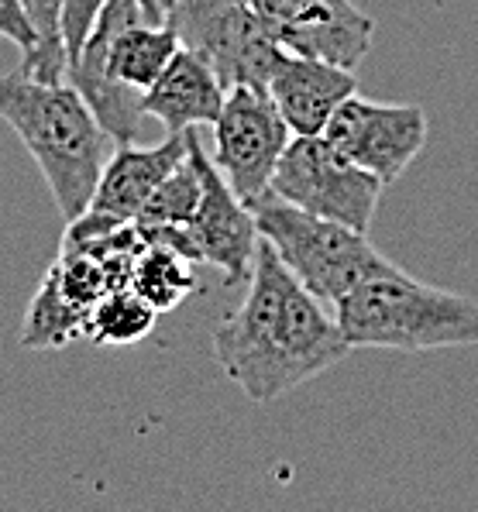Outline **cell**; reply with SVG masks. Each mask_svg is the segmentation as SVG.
<instances>
[{
	"label": "cell",
	"instance_id": "1",
	"mask_svg": "<svg viewBox=\"0 0 478 512\" xmlns=\"http://www.w3.org/2000/svg\"><path fill=\"white\" fill-rule=\"evenodd\" d=\"M351 344L338 317L296 279L279 255L258 238L248 293L214 330V358L221 372L265 406L334 368Z\"/></svg>",
	"mask_w": 478,
	"mask_h": 512
},
{
	"label": "cell",
	"instance_id": "2",
	"mask_svg": "<svg viewBox=\"0 0 478 512\" xmlns=\"http://www.w3.org/2000/svg\"><path fill=\"white\" fill-rule=\"evenodd\" d=\"M0 121L42 169L59 214L76 220L90 207L114 138L69 80L45 83L25 73L0 76Z\"/></svg>",
	"mask_w": 478,
	"mask_h": 512
},
{
	"label": "cell",
	"instance_id": "3",
	"mask_svg": "<svg viewBox=\"0 0 478 512\" xmlns=\"http://www.w3.org/2000/svg\"><path fill=\"white\" fill-rule=\"evenodd\" d=\"M179 52L169 25L145 21L138 0H107L80 52L69 59L66 80L80 90L114 145H128L145 117V90Z\"/></svg>",
	"mask_w": 478,
	"mask_h": 512
},
{
	"label": "cell",
	"instance_id": "4",
	"mask_svg": "<svg viewBox=\"0 0 478 512\" xmlns=\"http://www.w3.org/2000/svg\"><path fill=\"white\" fill-rule=\"evenodd\" d=\"M331 310L351 351H437L478 344L475 299L441 286H427L393 262L365 275Z\"/></svg>",
	"mask_w": 478,
	"mask_h": 512
},
{
	"label": "cell",
	"instance_id": "5",
	"mask_svg": "<svg viewBox=\"0 0 478 512\" xmlns=\"http://www.w3.org/2000/svg\"><path fill=\"white\" fill-rule=\"evenodd\" d=\"M248 207L255 214L258 238L276 251L279 262L303 282V289H310L327 306H334L365 275L379 272L389 262L372 248L365 231L310 214V210L282 200L272 189Z\"/></svg>",
	"mask_w": 478,
	"mask_h": 512
},
{
	"label": "cell",
	"instance_id": "6",
	"mask_svg": "<svg viewBox=\"0 0 478 512\" xmlns=\"http://www.w3.org/2000/svg\"><path fill=\"white\" fill-rule=\"evenodd\" d=\"M166 25L183 49L210 62L227 90L241 83L265 90L282 55L279 42L245 0H172Z\"/></svg>",
	"mask_w": 478,
	"mask_h": 512
},
{
	"label": "cell",
	"instance_id": "7",
	"mask_svg": "<svg viewBox=\"0 0 478 512\" xmlns=\"http://www.w3.org/2000/svg\"><path fill=\"white\" fill-rule=\"evenodd\" d=\"M269 189L310 214L368 234L386 183L344 159L324 135H293L272 172Z\"/></svg>",
	"mask_w": 478,
	"mask_h": 512
},
{
	"label": "cell",
	"instance_id": "8",
	"mask_svg": "<svg viewBox=\"0 0 478 512\" xmlns=\"http://www.w3.org/2000/svg\"><path fill=\"white\" fill-rule=\"evenodd\" d=\"M289 131L269 90L231 86L214 121V165L245 203L269 193L272 172L286 152Z\"/></svg>",
	"mask_w": 478,
	"mask_h": 512
},
{
	"label": "cell",
	"instance_id": "9",
	"mask_svg": "<svg viewBox=\"0 0 478 512\" xmlns=\"http://www.w3.org/2000/svg\"><path fill=\"white\" fill-rule=\"evenodd\" d=\"M324 138L389 186L427 145V114L413 104H379L351 93L327 121Z\"/></svg>",
	"mask_w": 478,
	"mask_h": 512
},
{
	"label": "cell",
	"instance_id": "10",
	"mask_svg": "<svg viewBox=\"0 0 478 512\" xmlns=\"http://www.w3.org/2000/svg\"><path fill=\"white\" fill-rule=\"evenodd\" d=\"M282 52L358 69L372 49L375 21L355 0H245Z\"/></svg>",
	"mask_w": 478,
	"mask_h": 512
},
{
	"label": "cell",
	"instance_id": "11",
	"mask_svg": "<svg viewBox=\"0 0 478 512\" xmlns=\"http://www.w3.org/2000/svg\"><path fill=\"white\" fill-rule=\"evenodd\" d=\"M186 145L197 155L200 179H203L197 210H193L190 224H183L186 234H190L200 262L221 269L224 282H231V286L234 282H248L252 258L258 248V227L252 207L231 189L224 172L214 165V155L203 152L197 128L186 131Z\"/></svg>",
	"mask_w": 478,
	"mask_h": 512
},
{
	"label": "cell",
	"instance_id": "12",
	"mask_svg": "<svg viewBox=\"0 0 478 512\" xmlns=\"http://www.w3.org/2000/svg\"><path fill=\"white\" fill-rule=\"evenodd\" d=\"M111 275L104 265L86 251L62 248L59 262L45 275L35 303L25 317V348H62L66 341L80 337L86 330L93 306L111 293Z\"/></svg>",
	"mask_w": 478,
	"mask_h": 512
},
{
	"label": "cell",
	"instance_id": "13",
	"mask_svg": "<svg viewBox=\"0 0 478 512\" xmlns=\"http://www.w3.org/2000/svg\"><path fill=\"white\" fill-rule=\"evenodd\" d=\"M265 90L276 100L293 135H324L334 110L351 93H358V76L355 69L334 66V62L282 52Z\"/></svg>",
	"mask_w": 478,
	"mask_h": 512
},
{
	"label": "cell",
	"instance_id": "14",
	"mask_svg": "<svg viewBox=\"0 0 478 512\" xmlns=\"http://www.w3.org/2000/svg\"><path fill=\"white\" fill-rule=\"evenodd\" d=\"M186 159V131L183 135H169L162 145L152 148H135L117 145L104 162V172L93 189V200L86 210L93 214L114 217L121 224H135L145 200L155 193V186Z\"/></svg>",
	"mask_w": 478,
	"mask_h": 512
},
{
	"label": "cell",
	"instance_id": "15",
	"mask_svg": "<svg viewBox=\"0 0 478 512\" xmlns=\"http://www.w3.org/2000/svg\"><path fill=\"white\" fill-rule=\"evenodd\" d=\"M224 97L227 86L217 80L210 62L179 45L159 80L145 90L141 110L155 117L162 128H169V135H183L190 128H214Z\"/></svg>",
	"mask_w": 478,
	"mask_h": 512
},
{
	"label": "cell",
	"instance_id": "16",
	"mask_svg": "<svg viewBox=\"0 0 478 512\" xmlns=\"http://www.w3.org/2000/svg\"><path fill=\"white\" fill-rule=\"evenodd\" d=\"M193 265L197 262H190V258L166 248V244L145 241L128 286L135 289L141 299H148L159 313H169V310H176V306L183 303L193 289H197Z\"/></svg>",
	"mask_w": 478,
	"mask_h": 512
},
{
	"label": "cell",
	"instance_id": "17",
	"mask_svg": "<svg viewBox=\"0 0 478 512\" xmlns=\"http://www.w3.org/2000/svg\"><path fill=\"white\" fill-rule=\"evenodd\" d=\"M159 310L148 299H141L131 286L111 289L97 306H93L90 320H86L83 337L93 344H111V348H128L152 334Z\"/></svg>",
	"mask_w": 478,
	"mask_h": 512
},
{
	"label": "cell",
	"instance_id": "18",
	"mask_svg": "<svg viewBox=\"0 0 478 512\" xmlns=\"http://www.w3.org/2000/svg\"><path fill=\"white\" fill-rule=\"evenodd\" d=\"M200 193H203L200 162L190 152V145H186V159L155 186V193L148 196L141 214L135 217V224H176V227L190 224L193 210L200 203Z\"/></svg>",
	"mask_w": 478,
	"mask_h": 512
},
{
	"label": "cell",
	"instance_id": "19",
	"mask_svg": "<svg viewBox=\"0 0 478 512\" xmlns=\"http://www.w3.org/2000/svg\"><path fill=\"white\" fill-rule=\"evenodd\" d=\"M107 0H62V35H66V52L73 59L86 42L90 28L97 25L100 11H104Z\"/></svg>",
	"mask_w": 478,
	"mask_h": 512
},
{
	"label": "cell",
	"instance_id": "20",
	"mask_svg": "<svg viewBox=\"0 0 478 512\" xmlns=\"http://www.w3.org/2000/svg\"><path fill=\"white\" fill-rule=\"evenodd\" d=\"M0 38H7V42H14L25 55L31 49V42H35V35H31V25H28V14H25V4L21 0H0Z\"/></svg>",
	"mask_w": 478,
	"mask_h": 512
},
{
	"label": "cell",
	"instance_id": "21",
	"mask_svg": "<svg viewBox=\"0 0 478 512\" xmlns=\"http://www.w3.org/2000/svg\"><path fill=\"white\" fill-rule=\"evenodd\" d=\"M138 4H141V14H145V21H155V25H166L172 0H138Z\"/></svg>",
	"mask_w": 478,
	"mask_h": 512
}]
</instances>
